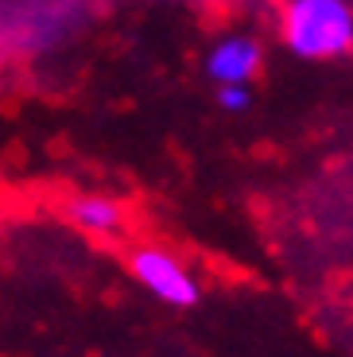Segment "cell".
<instances>
[{"mask_svg":"<svg viewBox=\"0 0 353 357\" xmlns=\"http://www.w3.org/2000/svg\"><path fill=\"white\" fill-rule=\"evenodd\" d=\"M128 268H133L136 284L148 295H156L159 303L183 307L186 311V307H195L198 299H202V287L190 276V268L163 249H136L133 260H128Z\"/></svg>","mask_w":353,"mask_h":357,"instance_id":"cell-2","label":"cell"},{"mask_svg":"<svg viewBox=\"0 0 353 357\" xmlns=\"http://www.w3.org/2000/svg\"><path fill=\"white\" fill-rule=\"evenodd\" d=\"M283 43L295 59L326 63L353 51V8L345 0H287Z\"/></svg>","mask_w":353,"mask_h":357,"instance_id":"cell-1","label":"cell"},{"mask_svg":"<svg viewBox=\"0 0 353 357\" xmlns=\"http://www.w3.org/2000/svg\"><path fill=\"white\" fill-rule=\"evenodd\" d=\"M70 222L86 233H117L124 222L121 206L113 198H101V195H82L70 202Z\"/></svg>","mask_w":353,"mask_h":357,"instance_id":"cell-4","label":"cell"},{"mask_svg":"<svg viewBox=\"0 0 353 357\" xmlns=\"http://www.w3.org/2000/svg\"><path fill=\"white\" fill-rule=\"evenodd\" d=\"M256 66H260V43L248 36H225L206 54V74L218 86H248Z\"/></svg>","mask_w":353,"mask_h":357,"instance_id":"cell-3","label":"cell"},{"mask_svg":"<svg viewBox=\"0 0 353 357\" xmlns=\"http://www.w3.org/2000/svg\"><path fill=\"white\" fill-rule=\"evenodd\" d=\"M218 105L230 113H245L253 105V93H248V86H218Z\"/></svg>","mask_w":353,"mask_h":357,"instance_id":"cell-5","label":"cell"}]
</instances>
